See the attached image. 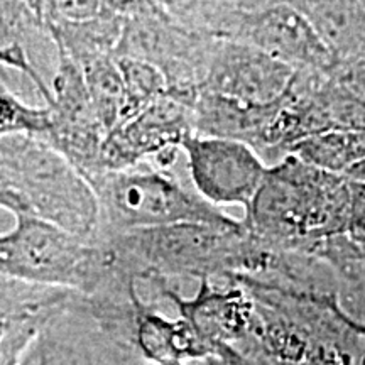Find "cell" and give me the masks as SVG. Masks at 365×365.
I'll use <instances>...</instances> for the list:
<instances>
[{
	"mask_svg": "<svg viewBox=\"0 0 365 365\" xmlns=\"http://www.w3.org/2000/svg\"><path fill=\"white\" fill-rule=\"evenodd\" d=\"M100 200L118 227H153L173 223L228 225L232 222L207 212L175 182L159 175L115 173L100 182Z\"/></svg>",
	"mask_w": 365,
	"mask_h": 365,
	"instance_id": "1",
	"label": "cell"
},
{
	"mask_svg": "<svg viewBox=\"0 0 365 365\" xmlns=\"http://www.w3.org/2000/svg\"><path fill=\"white\" fill-rule=\"evenodd\" d=\"M17 227L0 237V274L46 284H75L90 261L73 237L31 213H16Z\"/></svg>",
	"mask_w": 365,
	"mask_h": 365,
	"instance_id": "2",
	"label": "cell"
},
{
	"mask_svg": "<svg viewBox=\"0 0 365 365\" xmlns=\"http://www.w3.org/2000/svg\"><path fill=\"white\" fill-rule=\"evenodd\" d=\"M198 193L215 205L252 210L269 178V170L247 144L223 137L181 139Z\"/></svg>",
	"mask_w": 365,
	"mask_h": 365,
	"instance_id": "3",
	"label": "cell"
},
{
	"mask_svg": "<svg viewBox=\"0 0 365 365\" xmlns=\"http://www.w3.org/2000/svg\"><path fill=\"white\" fill-rule=\"evenodd\" d=\"M137 339L143 352L161 365H175L182 357L203 354L200 336L188 322H168L156 314H144Z\"/></svg>",
	"mask_w": 365,
	"mask_h": 365,
	"instance_id": "4",
	"label": "cell"
},
{
	"mask_svg": "<svg viewBox=\"0 0 365 365\" xmlns=\"http://www.w3.org/2000/svg\"><path fill=\"white\" fill-rule=\"evenodd\" d=\"M44 110L26 107L9 91L0 88V135L19 130H43L46 127Z\"/></svg>",
	"mask_w": 365,
	"mask_h": 365,
	"instance_id": "5",
	"label": "cell"
},
{
	"mask_svg": "<svg viewBox=\"0 0 365 365\" xmlns=\"http://www.w3.org/2000/svg\"><path fill=\"white\" fill-rule=\"evenodd\" d=\"M0 207H6L14 213H31L29 205L21 200V196L7 190L6 186H0Z\"/></svg>",
	"mask_w": 365,
	"mask_h": 365,
	"instance_id": "6",
	"label": "cell"
},
{
	"mask_svg": "<svg viewBox=\"0 0 365 365\" xmlns=\"http://www.w3.org/2000/svg\"><path fill=\"white\" fill-rule=\"evenodd\" d=\"M327 307L331 309V312H333V314H335V317H336V318H339V319H340V322H341V323H344V325H346V327H349V328H350V330H352V331H355V333H357V335H360V336H365V325H360V323H357V322H354V319H352V318H350V317H349V314H346V313H344V312H341V309L339 308V304H336V303H335V301H328V303H327Z\"/></svg>",
	"mask_w": 365,
	"mask_h": 365,
	"instance_id": "7",
	"label": "cell"
},
{
	"mask_svg": "<svg viewBox=\"0 0 365 365\" xmlns=\"http://www.w3.org/2000/svg\"><path fill=\"white\" fill-rule=\"evenodd\" d=\"M9 336H11V323H9L7 319L0 318V346H2L4 344H7ZM7 360H9V362H12L14 352L2 355V357H0V365H6Z\"/></svg>",
	"mask_w": 365,
	"mask_h": 365,
	"instance_id": "8",
	"label": "cell"
},
{
	"mask_svg": "<svg viewBox=\"0 0 365 365\" xmlns=\"http://www.w3.org/2000/svg\"><path fill=\"white\" fill-rule=\"evenodd\" d=\"M158 365H161V364H158ZM175 365H181V364H175Z\"/></svg>",
	"mask_w": 365,
	"mask_h": 365,
	"instance_id": "9",
	"label": "cell"
}]
</instances>
